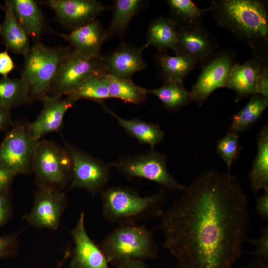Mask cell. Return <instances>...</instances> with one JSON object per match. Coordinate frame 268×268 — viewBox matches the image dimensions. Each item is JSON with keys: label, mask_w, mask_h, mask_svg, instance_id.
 <instances>
[{"label": "cell", "mask_w": 268, "mask_h": 268, "mask_svg": "<svg viewBox=\"0 0 268 268\" xmlns=\"http://www.w3.org/2000/svg\"><path fill=\"white\" fill-rule=\"evenodd\" d=\"M178 25L171 18L159 17L149 24L147 32L146 48L153 46L159 52L170 49L175 51L178 43Z\"/></svg>", "instance_id": "cb8c5ba5"}, {"label": "cell", "mask_w": 268, "mask_h": 268, "mask_svg": "<svg viewBox=\"0 0 268 268\" xmlns=\"http://www.w3.org/2000/svg\"><path fill=\"white\" fill-rule=\"evenodd\" d=\"M110 164L127 179H147L158 184L166 191H183L186 187L168 171L166 156L154 149L120 157Z\"/></svg>", "instance_id": "52a82bcc"}, {"label": "cell", "mask_w": 268, "mask_h": 268, "mask_svg": "<svg viewBox=\"0 0 268 268\" xmlns=\"http://www.w3.org/2000/svg\"><path fill=\"white\" fill-rule=\"evenodd\" d=\"M12 215V205L9 189L0 192V227L4 226Z\"/></svg>", "instance_id": "d590c367"}, {"label": "cell", "mask_w": 268, "mask_h": 268, "mask_svg": "<svg viewBox=\"0 0 268 268\" xmlns=\"http://www.w3.org/2000/svg\"><path fill=\"white\" fill-rule=\"evenodd\" d=\"M160 218L157 228L175 268H233L247 238L248 197L233 175L206 170Z\"/></svg>", "instance_id": "6da1fadb"}, {"label": "cell", "mask_w": 268, "mask_h": 268, "mask_svg": "<svg viewBox=\"0 0 268 268\" xmlns=\"http://www.w3.org/2000/svg\"><path fill=\"white\" fill-rule=\"evenodd\" d=\"M15 176L12 171L0 166V192L9 189Z\"/></svg>", "instance_id": "f35d334b"}, {"label": "cell", "mask_w": 268, "mask_h": 268, "mask_svg": "<svg viewBox=\"0 0 268 268\" xmlns=\"http://www.w3.org/2000/svg\"><path fill=\"white\" fill-rule=\"evenodd\" d=\"M70 47L82 56L90 59L100 57L102 45L107 38V31L97 19L69 33H58Z\"/></svg>", "instance_id": "d6986e66"}, {"label": "cell", "mask_w": 268, "mask_h": 268, "mask_svg": "<svg viewBox=\"0 0 268 268\" xmlns=\"http://www.w3.org/2000/svg\"><path fill=\"white\" fill-rule=\"evenodd\" d=\"M71 255V252L70 251L67 250L66 252L64 257L63 259V260L61 261V262L58 265L57 268H60L62 265H63L64 263L66 261V260Z\"/></svg>", "instance_id": "ee69618b"}, {"label": "cell", "mask_w": 268, "mask_h": 268, "mask_svg": "<svg viewBox=\"0 0 268 268\" xmlns=\"http://www.w3.org/2000/svg\"><path fill=\"white\" fill-rule=\"evenodd\" d=\"M29 90L21 78L2 77L0 79V105L11 110L30 102Z\"/></svg>", "instance_id": "f1b7e54d"}, {"label": "cell", "mask_w": 268, "mask_h": 268, "mask_svg": "<svg viewBox=\"0 0 268 268\" xmlns=\"http://www.w3.org/2000/svg\"><path fill=\"white\" fill-rule=\"evenodd\" d=\"M112 98L138 105L146 100L147 89L135 84L132 79L121 78L106 73Z\"/></svg>", "instance_id": "83f0119b"}, {"label": "cell", "mask_w": 268, "mask_h": 268, "mask_svg": "<svg viewBox=\"0 0 268 268\" xmlns=\"http://www.w3.org/2000/svg\"><path fill=\"white\" fill-rule=\"evenodd\" d=\"M109 263L115 266L131 261L155 260L159 248L145 226L120 225L107 234L100 245Z\"/></svg>", "instance_id": "277c9868"}, {"label": "cell", "mask_w": 268, "mask_h": 268, "mask_svg": "<svg viewBox=\"0 0 268 268\" xmlns=\"http://www.w3.org/2000/svg\"><path fill=\"white\" fill-rule=\"evenodd\" d=\"M32 170L38 187L62 190L71 180V162L65 148L54 141L40 139L35 148Z\"/></svg>", "instance_id": "8992f818"}, {"label": "cell", "mask_w": 268, "mask_h": 268, "mask_svg": "<svg viewBox=\"0 0 268 268\" xmlns=\"http://www.w3.org/2000/svg\"><path fill=\"white\" fill-rule=\"evenodd\" d=\"M146 47L122 44L117 49L100 60L104 72L116 77L132 79L136 72L146 68L142 58V52Z\"/></svg>", "instance_id": "2e32d148"}, {"label": "cell", "mask_w": 268, "mask_h": 268, "mask_svg": "<svg viewBox=\"0 0 268 268\" xmlns=\"http://www.w3.org/2000/svg\"><path fill=\"white\" fill-rule=\"evenodd\" d=\"M258 150L249 179L254 192L268 190V127L264 126L259 132Z\"/></svg>", "instance_id": "d4e9b609"}, {"label": "cell", "mask_w": 268, "mask_h": 268, "mask_svg": "<svg viewBox=\"0 0 268 268\" xmlns=\"http://www.w3.org/2000/svg\"><path fill=\"white\" fill-rule=\"evenodd\" d=\"M1 24H0V31H1Z\"/></svg>", "instance_id": "f6af8a7d"}, {"label": "cell", "mask_w": 268, "mask_h": 268, "mask_svg": "<svg viewBox=\"0 0 268 268\" xmlns=\"http://www.w3.org/2000/svg\"><path fill=\"white\" fill-rule=\"evenodd\" d=\"M41 101L42 111L37 119L28 123V127L34 138L37 141L51 133L59 131L62 128L65 115L76 100L70 95H46Z\"/></svg>", "instance_id": "9a60e30c"}, {"label": "cell", "mask_w": 268, "mask_h": 268, "mask_svg": "<svg viewBox=\"0 0 268 268\" xmlns=\"http://www.w3.org/2000/svg\"><path fill=\"white\" fill-rule=\"evenodd\" d=\"M42 3L53 10L63 26L72 30L96 19L109 8L95 0H49Z\"/></svg>", "instance_id": "4fadbf2b"}, {"label": "cell", "mask_w": 268, "mask_h": 268, "mask_svg": "<svg viewBox=\"0 0 268 268\" xmlns=\"http://www.w3.org/2000/svg\"><path fill=\"white\" fill-rule=\"evenodd\" d=\"M155 59L164 82L183 83L186 77L198 63L190 56L181 55L172 56L166 51L159 52Z\"/></svg>", "instance_id": "603a6c76"}, {"label": "cell", "mask_w": 268, "mask_h": 268, "mask_svg": "<svg viewBox=\"0 0 268 268\" xmlns=\"http://www.w3.org/2000/svg\"><path fill=\"white\" fill-rule=\"evenodd\" d=\"M268 106V98L258 93L253 94L247 105L231 117L229 131L239 134L247 130L259 120Z\"/></svg>", "instance_id": "484cf974"}, {"label": "cell", "mask_w": 268, "mask_h": 268, "mask_svg": "<svg viewBox=\"0 0 268 268\" xmlns=\"http://www.w3.org/2000/svg\"><path fill=\"white\" fill-rule=\"evenodd\" d=\"M67 47H50L40 42L30 47L25 56L21 77L26 83L30 101L41 100L49 93Z\"/></svg>", "instance_id": "5b68a950"}, {"label": "cell", "mask_w": 268, "mask_h": 268, "mask_svg": "<svg viewBox=\"0 0 268 268\" xmlns=\"http://www.w3.org/2000/svg\"><path fill=\"white\" fill-rule=\"evenodd\" d=\"M102 72L90 76L79 84L70 94L76 101L81 99L91 100L99 103L111 98L109 85Z\"/></svg>", "instance_id": "f546056e"}, {"label": "cell", "mask_w": 268, "mask_h": 268, "mask_svg": "<svg viewBox=\"0 0 268 268\" xmlns=\"http://www.w3.org/2000/svg\"><path fill=\"white\" fill-rule=\"evenodd\" d=\"M147 93L156 96L168 110L175 111L193 101L190 92L183 83L164 82L159 88L147 89Z\"/></svg>", "instance_id": "4dcf8cb0"}, {"label": "cell", "mask_w": 268, "mask_h": 268, "mask_svg": "<svg viewBox=\"0 0 268 268\" xmlns=\"http://www.w3.org/2000/svg\"><path fill=\"white\" fill-rule=\"evenodd\" d=\"M12 125L10 110L0 105V132L6 131Z\"/></svg>", "instance_id": "ab89813d"}, {"label": "cell", "mask_w": 268, "mask_h": 268, "mask_svg": "<svg viewBox=\"0 0 268 268\" xmlns=\"http://www.w3.org/2000/svg\"><path fill=\"white\" fill-rule=\"evenodd\" d=\"M240 268H268V261L254 258Z\"/></svg>", "instance_id": "7bdbcfd3"}, {"label": "cell", "mask_w": 268, "mask_h": 268, "mask_svg": "<svg viewBox=\"0 0 268 268\" xmlns=\"http://www.w3.org/2000/svg\"><path fill=\"white\" fill-rule=\"evenodd\" d=\"M101 194L103 216L119 225L160 217L166 199V191L162 188L147 197L122 186L106 188Z\"/></svg>", "instance_id": "3957f363"}, {"label": "cell", "mask_w": 268, "mask_h": 268, "mask_svg": "<svg viewBox=\"0 0 268 268\" xmlns=\"http://www.w3.org/2000/svg\"><path fill=\"white\" fill-rule=\"evenodd\" d=\"M239 135L231 131L217 141L216 149L218 154L226 163L230 171L233 163L240 154L241 146L239 142Z\"/></svg>", "instance_id": "d6a6232c"}, {"label": "cell", "mask_w": 268, "mask_h": 268, "mask_svg": "<svg viewBox=\"0 0 268 268\" xmlns=\"http://www.w3.org/2000/svg\"><path fill=\"white\" fill-rule=\"evenodd\" d=\"M178 43L176 55L190 56L200 63L218 48L215 38L202 24L178 27Z\"/></svg>", "instance_id": "ac0fdd59"}, {"label": "cell", "mask_w": 268, "mask_h": 268, "mask_svg": "<svg viewBox=\"0 0 268 268\" xmlns=\"http://www.w3.org/2000/svg\"><path fill=\"white\" fill-rule=\"evenodd\" d=\"M71 234L74 247L69 268H111L103 250L87 232L83 212L80 213Z\"/></svg>", "instance_id": "5bb4252c"}, {"label": "cell", "mask_w": 268, "mask_h": 268, "mask_svg": "<svg viewBox=\"0 0 268 268\" xmlns=\"http://www.w3.org/2000/svg\"><path fill=\"white\" fill-rule=\"evenodd\" d=\"M268 67V58L254 56L243 64L237 63L230 72L224 87L233 90L235 102L257 93L258 80Z\"/></svg>", "instance_id": "e0dca14e"}, {"label": "cell", "mask_w": 268, "mask_h": 268, "mask_svg": "<svg viewBox=\"0 0 268 268\" xmlns=\"http://www.w3.org/2000/svg\"><path fill=\"white\" fill-rule=\"evenodd\" d=\"M246 241L252 244L254 250L251 254L255 258L268 261V226H264L261 231V234L257 239L247 238Z\"/></svg>", "instance_id": "836d02e7"}, {"label": "cell", "mask_w": 268, "mask_h": 268, "mask_svg": "<svg viewBox=\"0 0 268 268\" xmlns=\"http://www.w3.org/2000/svg\"><path fill=\"white\" fill-rule=\"evenodd\" d=\"M67 206L65 194L52 187H38L31 211L23 216L28 224L37 228L57 230Z\"/></svg>", "instance_id": "7c38bea8"}, {"label": "cell", "mask_w": 268, "mask_h": 268, "mask_svg": "<svg viewBox=\"0 0 268 268\" xmlns=\"http://www.w3.org/2000/svg\"><path fill=\"white\" fill-rule=\"evenodd\" d=\"M99 104L106 112L116 120L120 127L138 142L148 144L151 149H154V147L162 141L164 132L159 125L147 123L136 118L131 120L123 119L103 102Z\"/></svg>", "instance_id": "44dd1931"}, {"label": "cell", "mask_w": 268, "mask_h": 268, "mask_svg": "<svg viewBox=\"0 0 268 268\" xmlns=\"http://www.w3.org/2000/svg\"><path fill=\"white\" fill-rule=\"evenodd\" d=\"M257 93L268 99V67L260 76L258 82Z\"/></svg>", "instance_id": "60d3db41"}, {"label": "cell", "mask_w": 268, "mask_h": 268, "mask_svg": "<svg viewBox=\"0 0 268 268\" xmlns=\"http://www.w3.org/2000/svg\"><path fill=\"white\" fill-rule=\"evenodd\" d=\"M111 268H152L146 264L144 261L135 260L126 262Z\"/></svg>", "instance_id": "b9f144b4"}, {"label": "cell", "mask_w": 268, "mask_h": 268, "mask_svg": "<svg viewBox=\"0 0 268 268\" xmlns=\"http://www.w3.org/2000/svg\"><path fill=\"white\" fill-rule=\"evenodd\" d=\"M65 148L71 160L72 173L69 189H84L93 197L106 189L111 165L66 142Z\"/></svg>", "instance_id": "9c48e42d"}, {"label": "cell", "mask_w": 268, "mask_h": 268, "mask_svg": "<svg viewBox=\"0 0 268 268\" xmlns=\"http://www.w3.org/2000/svg\"><path fill=\"white\" fill-rule=\"evenodd\" d=\"M256 199L255 208L258 215L262 218L268 219V190Z\"/></svg>", "instance_id": "74e56055"}, {"label": "cell", "mask_w": 268, "mask_h": 268, "mask_svg": "<svg viewBox=\"0 0 268 268\" xmlns=\"http://www.w3.org/2000/svg\"><path fill=\"white\" fill-rule=\"evenodd\" d=\"M13 13L29 38L35 43L40 38L44 18L37 2L33 0H10Z\"/></svg>", "instance_id": "7402d4cb"}, {"label": "cell", "mask_w": 268, "mask_h": 268, "mask_svg": "<svg viewBox=\"0 0 268 268\" xmlns=\"http://www.w3.org/2000/svg\"><path fill=\"white\" fill-rule=\"evenodd\" d=\"M14 67V63L7 50L0 52V74L6 77Z\"/></svg>", "instance_id": "8d00e7d4"}, {"label": "cell", "mask_w": 268, "mask_h": 268, "mask_svg": "<svg viewBox=\"0 0 268 268\" xmlns=\"http://www.w3.org/2000/svg\"><path fill=\"white\" fill-rule=\"evenodd\" d=\"M28 123L17 122L5 135L0 145V166L16 175L32 172V160L38 141L33 136Z\"/></svg>", "instance_id": "ba28073f"}, {"label": "cell", "mask_w": 268, "mask_h": 268, "mask_svg": "<svg viewBox=\"0 0 268 268\" xmlns=\"http://www.w3.org/2000/svg\"><path fill=\"white\" fill-rule=\"evenodd\" d=\"M238 62L235 52H214L201 63V71L190 92L192 101L201 105L216 89L224 87L228 76Z\"/></svg>", "instance_id": "30bf717a"}, {"label": "cell", "mask_w": 268, "mask_h": 268, "mask_svg": "<svg viewBox=\"0 0 268 268\" xmlns=\"http://www.w3.org/2000/svg\"><path fill=\"white\" fill-rule=\"evenodd\" d=\"M102 72H105L100 57L86 58L69 47L60 64L49 92V95H68L86 78Z\"/></svg>", "instance_id": "8fae6325"}, {"label": "cell", "mask_w": 268, "mask_h": 268, "mask_svg": "<svg viewBox=\"0 0 268 268\" xmlns=\"http://www.w3.org/2000/svg\"><path fill=\"white\" fill-rule=\"evenodd\" d=\"M2 8L5 16L1 26L0 35L6 49L25 56L30 48L29 37L17 20L9 0L5 1Z\"/></svg>", "instance_id": "ffe728a7"}, {"label": "cell", "mask_w": 268, "mask_h": 268, "mask_svg": "<svg viewBox=\"0 0 268 268\" xmlns=\"http://www.w3.org/2000/svg\"><path fill=\"white\" fill-rule=\"evenodd\" d=\"M142 1L140 0H116L113 5V14L107 38L122 37L126 32L130 21L139 10Z\"/></svg>", "instance_id": "4316f807"}, {"label": "cell", "mask_w": 268, "mask_h": 268, "mask_svg": "<svg viewBox=\"0 0 268 268\" xmlns=\"http://www.w3.org/2000/svg\"><path fill=\"white\" fill-rule=\"evenodd\" d=\"M208 8L216 23L247 44L254 56L267 58L268 12L266 2L213 0Z\"/></svg>", "instance_id": "7a4b0ae2"}, {"label": "cell", "mask_w": 268, "mask_h": 268, "mask_svg": "<svg viewBox=\"0 0 268 268\" xmlns=\"http://www.w3.org/2000/svg\"><path fill=\"white\" fill-rule=\"evenodd\" d=\"M171 18L179 27H189L202 24L203 15L209 9H202L191 0H168Z\"/></svg>", "instance_id": "1f68e13d"}, {"label": "cell", "mask_w": 268, "mask_h": 268, "mask_svg": "<svg viewBox=\"0 0 268 268\" xmlns=\"http://www.w3.org/2000/svg\"><path fill=\"white\" fill-rule=\"evenodd\" d=\"M17 234L0 236V259L13 256L18 249Z\"/></svg>", "instance_id": "e575fe53"}]
</instances>
